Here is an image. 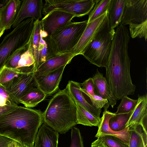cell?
I'll return each mask as SVG.
<instances>
[{
  "label": "cell",
  "instance_id": "cell-1",
  "mask_svg": "<svg viewBox=\"0 0 147 147\" xmlns=\"http://www.w3.org/2000/svg\"><path fill=\"white\" fill-rule=\"evenodd\" d=\"M115 28L105 78L112 94L119 100L125 96L134 94L136 86L132 82L130 74L128 30L121 23Z\"/></svg>",
  "mask_w": 147,
  "mask_h": 147
},
{
  "label": "cell",
  "instance_id": "cell-2",
  "mask_svg": "<svg viewBox=\"0 0 147 147\" xmlns=\"http://www.w3.org/2000/svg\"><path fill=\"white\" fill-rule=\"evenodd\" d=\"M42 114L39 110L18 106L0 116V135L22 145L34 146L44 123Z\"/></svg>",
  "mask_w": 147,
  "mask_h": 147
},
{
  "label": "cell",
  "instance_id": "cell-3",
  "mask_svg": "<svg viewBox=\"0 0 147 147\" xmlns=\"http://www.w3.org/2000/svg\"><path fill=\"white\" fill-rule=\"evenodd\" d=\"M42 115L44 123L61 134H65L77 124L76 105L67 87L50 100Z\"/></svg>",
  "mask_w": 147,
  "mask_h": 147
},
{
  "label": "cell",
  "instance_id": "cell-4",
  "mask_svg": "<svg viewBox=\"0 0 147 147\" xmlns=\"http://www.w3.org/2000/svg\"><path fill=\"white\" fill-rule=\"evenodd\" d=\"M115 29L110 26L107 15L82 55L90 63L105 68L108 63Z\"/></svg>",
  "mask_w": 147,
  "mask_h": 147
},
{
  "label": "cell",
  "instance_id": "cell-5",
  "mask_svg": "<svg viewBox=\"0 0 147 147\" xmlns=\"http://www.w3.org/2000/svg\"><path fill=\"white\" fill-rule=\"evenodd\" d=\"M34 21L32 18L25 20L4 37L0 44V71L6 61L16 51L28 45Z\"/></svg>",
  "mask_w": 147,
  "mask_h": 147
},
{
  "label": "cell",
  "instance_id": "cell-6",
  "mask_svg": "<svg viewBox=\"0 0 147 147\" xmlns=\"http://www.w3.org/2000/svg\"><path fill=\"white\" fill-rule=\"evenodd\" d=\"M129 25L131 37L144 38L147 36V0H126L121 23Z\"/></svg>",
  "mask_w": 147,
  "mask_h": 147
},
{
  "label": "cell",
  "instance_id": "cell-7",
  "mask_svg": "<svg viewBox=\"0 0 147 147\" xmlns=\"http://www.w3.org/2000/svg\"><path fill=\"white\" fill-rule=\"evenodd\" d=\"M88 23L87 20L71 22L55 30L51 36L59 54L71 52L81 38Z\"/></svg>",
  "mask_w": 147,
  "mask_h": 147
},
{
  "label": "cell",
  "instance_id": "cell-8",
  "mask_svg": "<svg viewBox=\"0 0 147 147\" xmlns=\"http://www.w3.org/2000/svg\"><path fill=\"white\" fill-rule=\"evenodd\" d=\"M96 0H45L42 13L44 16L51 11H59L80 17L89 14Z\"/></svg>",
  "mask_w": 147,
  "mask_h": 147
},
{
  "label": "cell",
  "instance_id": "cell-9",
  "mask_svg": "<svg viewBox=\"0 0 147 147\" xmlns=\"http://www.w3.org/2000/svg\"><path fill=\"white\" fill-rule=\"evenodd\" d=\"M35 72L23 73L3 86L11 97L17 104L20 98L31 89L36 87L34 80Z\"/></svg>",
  "mask_w": 147,
  "mask_h": 147
},
{
  "label": "cell",
  "instance_id": "cell-10",
  "mask_svg": "<svg viewBox=\"0 0 147 147\" xmlns=\"http://www.w3.org/2000/svg\"><path fill=\"white\" fill-rule=\"evenodd\" d=\"M63 66L55 70L41 74H35L36 86L44 93L46 96L55 92L58 89L65 68Z\"/></svg>",
  "mask_w": 147,
  "mask_h": 147
},
{
  "label": "cell",
  "instance_id": "cell-11",
  "mask_svg": "<svg viewBox=\"0 0 147 147\" xmlns=\"http://www.w3.org/2000/svg\"><path fill=\"white\" fill-rule=\"evenodd\" d=\"M76 16L63 11H51L40 20L43 30L51 36L57 29L71 22Z\"/></svg>",
  "mask_w": 147,
  "mask_h": 147
},
{
  "label": "cell",
  "instance_id": "cell-12",
  "mask_svg": "<svg viewBox=\"0 0 147 147\" xmlns=\"http://www.w3.org/2000/svg\"><path fill=\"white\" fill-rule=\"evenodd\" d=\"M38 57L37 62L33 66L35 72L39 66L49 59L60 54L56 45L51 36L44 31H40V39L38 48Z\"/></svg>",
  "mask_w": 147,
  "mask_h": 147
},
{
  "label": "cell",
  "instance_id": "cell-13",
  "mask_svg": "<svg viewBox=\"0 0 147 147\" xmlns=\"http://www.w3.org/2000/svg\"><path fill=\"white\" fill-rule=\"evenodd\" d=\"M43 4L42 0H24L21 5L16 20L12 27L14 28L20 23L28 18L35 20H40L42 17Z\"/></svg>",
  "mask_w": 147,
  "mask_h": 147
},
{
  "label": "cell",
  "instance_id": "cell-14",
  "mask_svg": "<svg viewBox=\"0 0 147 147\" xmlns=\"http://www.w3.org/2000/svg\"><path fill=\"white\" fill-rule=\"evenodd\" d=\"M108 11L100 16L89 22H88L86 28L78 42L71 51L75 56L82 55V51L91 41L107 16Z\"/></svg>",
  "mask_w": 147,
  "mask_h": 147
},
{
  "label": "cell",
  "instance_id": "cell-15",
  "mask_svg": "<svg viewBox=\"0 0 147 147\" xmlns=\"http://www.w3.org/2000/svg\"><path fill=\"white\" fill-rule=\"evenodd\" d=\"M22 1L9 0L0 8V28L5 30L10 29L16 18Z\"/></svg>",
  "mask_w": 147,
  "mask_h": 147
},
{
  "label": "cell",
  "instance_id": "cell-16",
  "mask_svg": "<svg viewBox=\"0 0 147 147\" xmlns=\"http://www.w3.org/2000/svg\"><path fill=\"white\" fill-rule=\"evenodd\" d=\"M75 55L71 52L59 54L47 60L40 65L35 74H41L57 69L69 63Z\"/></svg>",
  "mask_w": 147,
  "mask_h": 147
},
{
  "label": "cell",
  "instance_id": "cell-17",
  "mask_svg": "<svg viewBox=\"0 0 147 147\" xmlns=\"http://www.w3.org/2000/svg\"><path fill=\"white\" fill-rule=\"evenodd\" d=\"M59 134L44 123L36 134L34 147H57Z\"/></svg>",
  "mask_w": 147,
  "mask_h": 147
},
{
  "label": "cell",
  "instance_id": "cell-18",
  "mask_svg": "<svg viewBox=\"0 0 147 147\" xmlns=\"http://www.w3.org/2000/svg\"><path fill=\"white\" fill-rule=\"evenodd\" d=\"M66 87L69 94L75 102L79 103L92 114L100 117L101 109L97 108L86 100L80 90V83L69 81Z\"/></svg>",
  "mask_w": 147,
  "mask_h": 147
},
{
  "label": "cell",
  "instance_id": "cell-19",
  "mask_svg": "<svg viewBox=\"0 0 147 147\" xmlns=\"http://www.w3.org/2000/svg\"><path fill=\"white\" fill-rule=\"evenodd\" d=\"M94 86L95 93L102 98L107 99L112 108L116 104L117 100L112 94L106 78L97 69L92 78Z\"/></svg>",
  "mask_w": 147,
  "mask_h": 147
},
{
  "label": "cell",
  "instance_id": "cell-20",
  "mask_svg": "<svg viewBox=\"0 0 147 147\" xmlns=\"http://www.w3.org/2000/svg\"><path fill=\"white\" fill-rule=\"evenodd\" d=\"M138 101L125 127H131L140 125L142 120L147 117V94L138 96Z\"/></svg>",
  "mask_w": 147,
  "mask_h": 147
},
{
  "label": "cell",
  "instance_id": "cell-21",
  "mask_svg": "<svg viewBox=\"0 0 147 147\" xmlns=\"http://www.w3.org/2000/svg\"><path fill=\"white\" fill-rule=\"evenodd\" d=\"M126 0H111L108 16L111 28L115 29L121 23Z\"/></svg>",
  "mask_w": 147,
  "mask_h": 147
},
{
  "label": "cell",
  "instance_id": "cell-22",
  "mask_svg": "<svg viewBox=\"0 0 147 147\" xmlns=\"http://www.w3.org/2000/svg\"><path fill=\"white\" fill-rule=\"evenodd\" d=\"M46 96L40 89L35 87L22 95L19 99V103L23 104L26 107L32 108L44 100Z\"/></svg>",
  "mask_w": 147,
  "mask_h": 147
},
{
  "label": "cell",
  "instance_id": "cell-23",
  "mask_svg": "<svg viewBox=\"0 0 147 147\" xmlns=\"http://www.w3.org/2000/svg\"><path fill=\"white\" fill-rule=\"evenodd\" d=\"M75 102L76 106L77 124L90 127L98 126L101 121L100 117L92 114L79 103Z\"/></svg>",
  "mask_w": 147,
  "mask_h": 147
},
{
  "label": "cell",
  "instance_id": "cell-24",
  "mask_svg": "<svg viewBox=\"0 0 147 147\" xmlns=\"http://www.w3.org/2000/svg\"><path fill=\"white\" fill-rule=\"evenodd\" d=\"M147 135L140 125L129 128V147H147Z\"/></svg>",
  "mask_w": 147,
  "mask_h": 147
},
{
  "label": "cell",
  "instance_id": "cell-25",
  "mask_svg": "<svg viewBox=\"0 0 147 147\" xmlns=\"http://www.w3.org/2000/svg\"><path fill=\"white\" fill-rule=\"evenodd\" d=\"M111 1V0H96L93 9L89 14L88 22L92 21L108 11Z\"/></svg>",
  "mask_w": 147,
  "mask_h": 147
},
{
  "label": "cell",
  "instance_id": "cell-26",
  "mask_svg": "<svg viewBox=\"0 0 147 147\" xmlns=\"http://www.w3.org/2000/svg\"><path fill=\"white\" fill-rule=\"evenodd\" d=\"M23 73L18 68H11L5 66L0 71V85L3 86Z\"/></svg>",
  "mask_w": 147,
  "mask_h": 147
},
{
  "label": "cell",
  "instance_id": "cell-27",
  "mask_svg": "<svg viewBox=\"0 0 147 147\" xmlns=\"http://www.w3.org/2000/svg\"><path fill=\"white\" fill-rule=\"evenodd\" d=\"M120 103L117 107L115 114H124L133 110L136 106L138 100L132 99L127 96H124L121 99Z\"/></svg>",
  "mask_w": 147,
  "mask_h": 147
},
{
  "label": "cell",
  "instance_id": "cell-28",
  "mask_svg": "<svg viewBox=\"0 0 147 147\" xmlns=\"http://www.w3.org/2000/svg\"><path fill=\"white\" fill-rule=\"evenodd\" d=\"M80 90L84 96L88 97L90 103L95 107L98 109L104 108V111L107 110L109 105V102L107 99H104L96 95H90L81 87Z\"/></svg>",
  "mask_w": 147,
  "mask_h": 147
},
{
  "label": "cell",
  "instance_id": "cell-29",
  "mask_svg": "<svg viewBox=\"0 0 147 147\" xmlns=\"http://www.w3.org/2000/svg\"><path fill=\"white\" fill-rule=\"evenodd\" d=\"M28 44L18 50L6 61L5 66L9 68H17L22 55L28 49Z\"/></svg>",
  "mask_w": 147,
  "mask_h": 147
},
{
  "label": "cell",
  "instance_id": "cell-30",
  "mask_svg": "<svg viewBox=\"0 0 147 147\" xmlns=\"http://www.w3.org/2000/svg\"><path fill=\"white\" fill-rule=\"evenodd\" d=\"M34 60L32 53L28 48V49L22 55L17 68L29 67L33 65Z\"/></svg>",
  "mask_w": 147,
  "mask_h": 147
},
{
  "label": "cell",
  "instance_id": "cell-31",
  "mask_svg": "<svg viewBox=\"0 0 147 147\" xmlns=\"http://www.w3.org/2000/svg\"><path fill=\"white\" fill-rule=\"evenodd\" d=\"M110 147H129L128 145L119 138L111 136H105L99 138Z\"/></svg>",
  "mask_w": 147,
  "mask_h": 147
},
{
  "label": "cell",
  "instance_id": "cell-32",
  "mask_svg": "<svg viewBox=\"0 0 147 147\" xmlns=\"http://www.w3.org/2000/svg\"><path fill=\"white\" fill-rule=\"evenodd\" d=\"M71 143L70 147H84L79 129L73 127L71 129Z\"/></svg>",
  "mask_w": 147,
  "mask_h": 147
},
{
  "label": "cell",
  "instance_id": "cell-33",
  "mask_svg": "<svg viewBox=\"0 0 147 147\" xmlns=\"http://www.w3.org/2000/svg\"><path fill=\"white\" fill-rule=\"evenodd\" d=\"M17 104L11 97L5 89L0 85V106Z\"/></svg>",
  "mask_w": 147,
  "mask_h": 147
},
{
  "label": "cell",
  "instance_id": "cell-34",
  "mask_svg": "<svg viewBox=\"0 0 147 147\" xmlns=\"http://www.w3.org/2000/svg\"><path fill=\"white\" fill-rule=\"evenodd\" d=\"M81 88L84 90L90 95H96L95 93L94 86L92 78H89L80 83Z\"/></svg>",
  "mask_w": 147,
  "mask_h": 147
},
{
  "label": "cell",
  "instance_id": "cell-35",
  "mask_svg": "<svg viewBox=\"0 0 147 147\" xmlns=\"http://www.w3.org/2000/svg\"><path fill=\"white\" fill-rule=\"evenodd\" d=\"M21 144L8 137L0 135V147H19Z\"/></svg>",
  "mask_w": 147,
  "mask_h": 147
},
{
  "label": "cell",
  "instance_id": "cell-36",
  "mask_svg": "<svg viewBox=\"0 0 147 147\" xmlns=\"http://www.w3.org/2000/svg\"><path fill=\"white\" fill-rule=\"evenodd\" d=\"M91 147H110L103 140L100 138L97 139L93 142Z\"/></svg>",
  "mask_w": 147,
  "mask_h": 147
},
{
  "label": "cell",
  "instance_id": "cell-37",
  "mask_svg": "<svg viewBox=\"0 0 147 147\" xmlns=\"http://www.w3.org/2000/svg\"><path fill=\"white\" fill-rule=\"evenodd\" d=\"M18 106V105H6L0 106V116L7 112L13 109Z\"/></svg>",
  "mask_w": 147,
  "mask_h": 147
},
{
  "label": "cell",
  "instance_id": "cell-38",
  "mask_svg": "<svg viewBox=\"0 0 147 147\" xmlns=\"http://www.w3.org/2000/svg\"><path fill=\"white\" fill-rule=\"evenodd\" d=\"M8 0H0V8L5 6L7 3Z\"/></svg>",
  "mask_w": 147,
  "mask_h": 147
},
{
  "label": "cell",
  "instance_id": "cell-39",
  "mask_svg": "<svg viewBox=\"0 0 147 147\" xmlns=\"http://www.w3.org/2000/svg\"><path fill=\"white\" fill-rule=\"evenodd\" d=\"M5 30V29L2 30L0 28V38L3 34Z\"/></svg>",
  "mask_w": 147,
  "mask_h": 147
},
{
  "label": "cell",
  "instance_id": "cell-40",
  "mask_svg": "<svg viewBox=\"0 0 147 147\" xmlns=\"http://www.w3.org/2000/svg\"><path fill=\"white\" fill-rule=\"evenodd\" d=\"M21 147H34V146H30L25 145H22Z\"/></svg>",
  "mask_w": 147,
  "mask_h": 147
},
{
  "label": "cell",
  "instance_id": "cell-41",
  "mask_svg": "<svg viewBox=\"0 0 147 147\" xmlns=\"http://www.w3.org/2000/svg\"><path fill=\"white\" fill-rule=\"evenodd\" d=\"M21 145H22V144H21ZM21 145L19 147H20V146H21Z\"/></svg>",
  "mask_w": 147,
  "mask_h": 147
}]
</instances>
